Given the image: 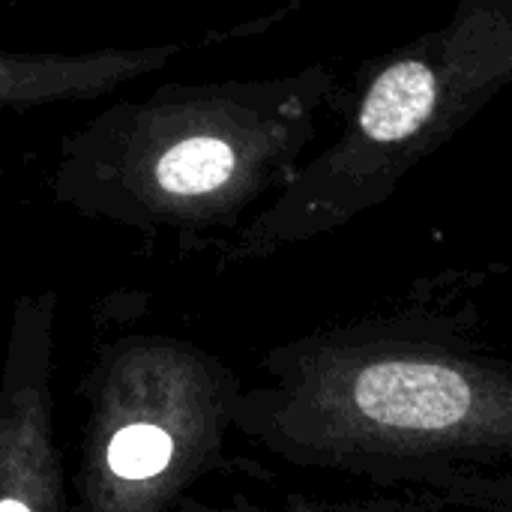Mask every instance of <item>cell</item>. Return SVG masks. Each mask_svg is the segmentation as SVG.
Masks as SVG:
<instances>
[{
    "label": "cell",
    "instance_id": "obj_3",
    "mask_svg": "<svg viewBox=\"0 0 512 512\" xmlns=\"http://www.w3.org/2000/svg\"><path fill=\"white\" fill-rule=\"evenodd\" d=\"M512 81V0H465L456 15L363 75L339 135L222 249L249 264L336 231L381 204Z\"/></svg>",
    "mask_w": 512,
    "mask_h": 512
},
{
    "label": "cell",
    "instance_id": "obj_1",
    "mask_svg": "<svg viewBox=\"0 0 512 512\" xmlns=\"http://www.w3.org/2000/svg\"><path fill=\"white\" fill-rule=\"evenodd\" d=\"M474 333L432 309L306 333L264 354L234 429L294 468L512 512V357Z\"/></svg>",
    "mask_w": 512,
    "mask_h": 512
},
{
    "label": "cell",
    "instance_id": "obj_2",
    "mask_svg": "<svg viewBox=\"0 0 512 512\" xmlns=\"http://www.w3.org/2000/svg\"><path fill=\"white\" fill-rule=\"evenodd\" d=\"M336 96L324 66L117 99L57 153L48 192L78 216L132 231L237 228L300 168Z\"/></svg>",
    "mask_w": 512,
    "mask_h": 512
},
{
    "label": "cell",
    "instance_id": "obj_6",
    "mask_svg": "<svg viewBox=\"0 0 512 512\" xmlns=\"http://www.w3.org/2000/svg\"><path fill=\"white\" fill-rule=\"evenodd\" d=\"M228 33L210 30L195 39L123 45L96 51H9L0 48V111H24L54 102H84L138 78L162 72L189 51L210 48Z\"/></svg>",
    "mask_w": 512,
    "mask_h": 512
},
{
    "label": "cell",
    "instance_id": "obj_4",
    "mask_svg": "<svg viewBox=\"0 0 512 512\" xmlns=\"http://www.w3.org/2000/svg\"><path fill=\"white\" fill-rule=\"evenodd\" d=\"M240 390L216 354L177 336L99 345L78 384L87 414L69 512H171L228 465Z\"/></svg>",
    "mask_w": 512,
    "mask_h": 512
},
{
    "label": "cell",
    "instance_id": "obj_5",
    "mask_svg": "<svg viewBox=\"0 0 512 512\" xmlns=\"http://www.w3.org/2000/svg\"><path fill=\"white\" fill-rule=\"evenodd\" d=\"M51 291L15 300L0 369V512H69L54 438Z\"/></svg>",
    "mask_w": 512,
    "mask_h": 512
},
{
    "label": "cell",
    "instance_id": "obj_7",
    "mask_svg": "<svg viewBox=\"0 0 512 512\" xmlns=\"http://www.w3.org/2000/svg\"><path fill=\"white\" fill-rule=\"evenodd\" d=\"M171 512H339L318 504V501H309L303 495H288L282 504L270 507V504H261V501H252L249 495L243 492H231L225 501L213 504V501H201V498H192V495H183Z\"/></svg>",
    "mask_w": 512,
    "mask_h": 512
}]
</instances>
